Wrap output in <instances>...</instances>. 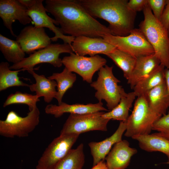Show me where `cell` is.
I'll return each instance as SVG.
<instances>
[{
    "mask_svg": "<svg viewBox=\"0 0 169 169\" xmlns=\"http://www.w3.org/2000/svg\"><path fill=\"white\" fill-rule=\"evenodd\" d=\"M19 2L28 9L31 7L35 3L36 0H18Z\"/></svg>",
    "mask_w": 169,
    "mask_h": 169,
    "instance_id": "obj_35",
    "label": "cell"
},
{
    "mask_svg": "<svg viewBox=\"0 0 169 169\" xmlns=\"http://www.w3.org/2000/svg\"><path fill=\"white\" fill-rule=\"evenodd\" d=\"M71 46L75 54L82 56L88 55L93 56L99 54L105 55L117 48L102 38L85 36L75 37Z\"/></svg>",
    "mask_w": 169,
    "mask_h": 169,
    "instance_id": "obj_15",
    "label": "cell"
},
{
    "mask_svg": "<svg viewBox=\"0 0 169 169\" xmlns=\"http://www.w3.org/2000/svg\"><path fill=\"white\" fill-rule=\"evenodd\" d=\"M73 53L72 46L69 44H51L44 48L35 51L25 58L20 62L9 67L10 69H23L28 71L34 70V67L38 64L47 63L55 67H60L62 64L60 55L63 53Z\"/></svg>",
    "mask_w": 169,
    "mask_h": 169,
    "instance_id": "obj_6",
    "label": "cell"
},
{
    "mask_svg": "<svg viewBox=\"0 0 169 169\" xmlns=\"http://www.w3.org/2000/svg\"><path fill=\"white\" fill-rule=\"evenodd\" d=\"M161 64L155 54L136 58L134 68L127 80L131 89Z\"/></svg>",
    "mask_w": 169,
    "mask_h": 169,
    "instance_id": "obj_19",
    "label": "cell"
},
{
    "mask_svg": "<svg viewBox=\"0 0 169 169\" xmlns=\"http://www.w3.org/2000/svg\"><path fill=\"white\" fill-rule=\"evenodd\" d=\"M0 50L4 58L13 64L18 63L25 57V53L16 40L8 38L0 34Z\"/></svg>",
    "mask_w": 169,
    "mask_h": 169,
    "instance_id": "obj_25",
    "label": "cell"
},
{
    "mask_svg": "<svg viewBox=\"0 0 169 169\" xmlns=\"http://www.w3.org/2000/svg\"><path fill=\"white\" fill-rule=\"evenodd\" d=\"M137 152L136 149L130 147L128 141L122 140L113 146L106 156V165L109 169H125Z\"/></svg>",
    "mask_w": 169,
    "mask_h": 169,
    "instance_id": "obj_16",
    "label": "cell"
},
{
    "mask_svg": "<svg viewBox=\"0 0 169 169\" xmlns=\"http://www.w3.org/2000/svg\"><path fill=\"white\" fill-rule=\"evenodd\" d=\"M143 11L144 19L139 28L152 47L161 64L169 69V38L167 30L154 17L148 3Z\"/></svg>",
    "mask_w": 169,
    "mask_h": 169,
    "instance_id": "obj_3",
    "label": "cell"
},
{
    "mask_svg": "<svg viewBox=\"0 0 169 169\" xmlns=\"http://www.w3.org/2000/svg\"><path fill=\"white\" fill-rule=\"evenodd\" d=\"M166 3V0H148V4L156 18L160 21Z\"/></svg>",
    "mask_w": 169,
    "mask_h": 169,
    "instance_id": "obj_32",
    "label": "cell"
},
{
    "mask_svg": "<svg viewBox=\"0 0 169 169\" xmlns=\"http://www.w3.org/2000/svg\"><path fill=\"white\" fill-rule=\"evenodd\" d=\"M43 0H36L34 4L28 9L27 14L33 21L34 26L38 28H46L54 33L55 35L51 38V41L55 42L58 39H62L64 43L71 45L75 37L64 34L56 21L47 14L46 9L43 5Z\"/></svg>",
    "mask_w": 169,
    "mask_h": 169,
    "instance_id": "obj_12",
    "label": "cell"
},
{
    "mask_svg": "<svg viewBox=\"0 0 169 169\" xmlns=\"http://www.w3.org/2000/svg\"><path fill=\"white\" fill-rule=\"evenodd\" d=\"M144 96L153 111L161 116L166 114L169 107V93L166 80Z\"/></svg>",
    "mask_w": 169,
    "mask_h": 169,
    "instance_id": "obj_20",
    "label": "cell"
},
{
    "mask_svg": "<svg viewBox=\"0 0 169 169\" xmlns=\"http://www.w3.org/2000/svg\"><path fill=\"white\" fill-rule=\"evenodd\" d=\"M40 111L37 107L23 117L13 111L8 114L6 119L0 120V135L7 138L28 136L39 122Z\"/></svg>",
    "mask_w": 169,
    "mask_h": 169,
    "instance_id": "obj_7",
    "label": "cell"
},
{
    "mask_svg": "<svg viewBox=\"0 0 169 169\" xmlns=\"http://www.w3.org/2000/svg\"><path fill=\"white\" fill-rule=\"evenodd\" d=\"M28 9L18 0H0V17L4 26L14 37L17 36L13 31L12 24L16 20L23 25L32 22L27 14Z\"/></svg>",
    "mask_w": 169,
    "mask_h": 169,
    "instance_id": "obj_14",
    "label": "cell"
},
{
    "mask_svg": "<svg viewBox=\"0 0 169 169\" xmlns=\"http://www.w3.org/2000/svg\"><path fill=\"white\" fill-rule=\"evenodd\" d=\"M91 169H109L106 162L102 161L99 162L95 165L93 166Z\"/></svg>",
    "mask_w": 169,
    "mask_h": 169,
    "instance_id": "obj_36",
    "label": "cell"
},
{
    "mask_svg": "<svg viewBox=\"0 0 169 169\" xmlns=\"http://www.w3.org/2000/svg\"><path fill=\"white\" fill-rule=\"evenodd\" d=\"M165 67L161 64L147 76L138 82L133 89L136 97L145 95L165 80Z\"/></svg>",
    "mask_w": 169,
    "mask_h": 169,
    "instance_id": "obj_23",
    "label": "cell"
},
{
    "mask_svg": "<svg viewBox=\"0 0 169 169\" xmlns=\"http://www.w3.org/2000/svg\"><path fill=\"white\" fill-rule=\"evenodd\" d=\"M45 3L46 12L54 17L65 35L102 38L112 35L108 27L92 17L78 0H46Z\"/></svg>",
    "mask_w": 169,
    "mask_h": 169,
    "instance_id": "obj_1",
    "label": "cell"
},
{
    "mask_svg": "<svg viewBox=\"0 0 169 169\" xmlns=\"http://www.w3.org/2000/svg\"><path fill=\"white\" fill-rule=\"evenodd\" d=\"M81 6L94 18L103 19L109 23L112 35L125 36L134 29L136 13L129 9L127 0H78Z\"/></svg>",
    "mask_w": 169,
    "mask_h": 169,
    "instance_id": "obj_2",
    "label": "cell"
},
{
    "mask_svg": "<svg viewBox=\"0 0 169 169\" xmlns=\"http://www.w3.org/2000/svg\"><path fill=\"white\" fill-rule=\"evenodd\" d=\"M168 35L169 38V25L168 28L167 30Z\"/></svg>",
    "mask_w": 169,
    "mask_h": 169,
    "instance_id": "obj_38",
    "label": "cell"
},
{
    "mask_svg": "<svg viewBox=\"0 0 169 169\" xmlns=\"http://www.w3.org/2000/svg\"><path fill=\"white\" fill-rule=\"evenodd\" d=\"M126 129V121H121L115 132L110 137L100 142L92 141L88 144L93 158V166L104 161L112 147L122 140Z\"/></svg>",
    "mask_w": 169,
    "mask_h": 169,
    "instance_id": "obj_17",
    "label": "cell"
},
{
    "mask_svg": "<svg viewBox=\"0 0 169 169\" xmlns=\"http://www.w3.org/2000/svg\"><path fill=\"white\" fill-rule=\"evenodd\" d=\"M161 117L150 108L144 96L137 97L126 120L125 136L132 138L150 134L153 124Z\"/></svg>",
    "mask_w": 169,
    "mask_h": 169,
    "instance_id": "obj_5",
    "label": "cell"
},
{
    "mask_svg": "<svg viewBox=\"0 0 169 169\" xmlns=\"http://www.w3.org/2000/svg\"><path fill=\"white\" fill-rule=\"evenodd\" d=\"M105 112L98 111L77 114H70L64 123L60 135L80 134L93 131H105L110 120L102 117Z\"/></svg>",
    "mask_w": 169,
    "mask_h": 169,
    "instance_id": "obj_9",
    "label": "cell"
},
{
    "mask_svg": "<svg viewBox=\"0 0 169 169\" xmlns=\"http://www.w3.org/2000/svg\"><path fill=\"white\" fill-rule=\"evenodd\" d=\"M105 55L122 70L124 77L127 80L134 68L136 59L117 48Z\"/></svg>",
    "mask_w": 169,
    "mask_h": 169,
    "instance_id": "obj_29",
    "label": "cell"
},
{
    "mask_svg": "<svg viewBox=\"0 0 169 169\" xmlns=\"http://www.w3.org/2000/svg\"><path fill=\"white\" fill-rule=\"evenodd\" d=\"M160 22L167 30L169 25V0H166V5Z\"/></svg>",
    "mask_w": 169,
    "mask_h": 169,
    "instance_id": "obj_34",
    "label": "cell"
},
{
    "mask_svg": "<svg viewBox=\"0 0 169 169\" xmlns=\"http://www.w3.org/2000/svg\"><path fill=\"white\" fill-rule=\"evenodd\" d=\"M62 62L69 71L77 74L84 81L91 84L94 74L106 65L107 61L98 55L88 57L72 53L64 57Z\"/></svg>",
    "mask_w": 169,
    "mask_h": 169,
    "instance_id": "obj_11",
    "label": "cell"
},
{
    "mask_svg": "<svg viewBox=\"0 0 169 169\" xmlns=\"http://www.w3.org/2000/svg\"><path fill=\"white\" fill-rule=\"evenodd\" d=\"M113 68V66L107 65L101 67L96 80L90 84L96 90L95 97L99 102L105 100L110 110L118 104L122 96L126 93L122 86L118 85L120 81L114 75Z\"/></svg>",
    "mask_w": 169,
    "mask_h": 169,
    "instance_id": "obj_4",
    "label": "cell"
},
{
    "mask_svg": "<svg viewBox=\"0 0 169 169\" xmlns=\"http://www.w3.org/2000/svg\"><path fill=\"white\" fill-rule=\"evenodd\" d=\"M7 62L0 64V91L14 86L29 87V85L20 80L18 76V73L23 69L12 70Z\"/></svg>",
    "mask_w": 169,
    "mask_h": 169,
    "instance_id": "obj_28",
    "label": "cell"
},
{
    "mask_svg": "<svg viewBox=\"0 0 169 169\" xmlns=\"http://www.w3.org/2000/svg\"><path fill=\"white\" fill-rule=\"evenodd\" d=\"M84 162V145L81 143L76 148L72 149L54 169H82Z\"/></svg>",
    "mask_w": 169,
    "mask_h": 169,
    "instance_id": "obj_26",
    "label": "cell"
},
{
    "mask_svg": "<svg viewBox=\"0 0 169 169\" xmlns=\"http://www.w3.org/2000/svg\"><path fill=\"white\" fill-rule=\"evenodd\" d=\"M152 130L158 132L157 135L169 140V113L165 114L153 124Z\"/></svg>",
    "mask_w": 169,
    "mask_h": 169,
    "instance_id": "obj_31",
    "label": "cell"
},
{
    "mask_svg": "<svg viewBox=\"0 0 169 169\" xmlns=\"http://www.w3.org/2000/svg\"><path fill=\"white\" fill-rule=\"evenodd\" d=\"M106 42L136 59L155 54L152 47L139 28H134L125 36L112 34L104 36Z\"/></svg>",
    "mask_w": 169,
    "mask_h": 169,
    "instance_id": "obj_8",
    "label": "cell"
},
{
    "mask_svg": "<svg viewBox=\"0 0 169 169\" xmlns=\"http://www.w3.org/2000/svg\"><path fill=\"white\" fill-rule=\"evenodd\" d=\"M40 101L39 98L36 95H32L27 93L16 91L10 94L4 103L3 107H5L13 104H24L27 105L29 111L36 107L37 103Z\"/></svg>",
    "mask_w": 169,
    "mask_h": 169,
    "instance_id": "obj_30",
    "label": "cell"
},
{
    "mask_svg": "<svg viewBox=\"0 0 169 169\" xmlns=\"http://www.w3.org/2000/svg\"><path fill=\"white\" fill-rule=\"evenodd\" d=\"M79 135H60L49 144L39 159L35 169H54L72 149Z\"/></svg>",
    "mask_w": 169,
    "mask_h": 169,
    "instance_id": "obj_10",
    "label": "cell"
},
{
    "mask_svg": "<svg viewBox=\"0 0 169 169\" xmlns=\"http://www.w3.org/2000/svg\"><path fill=\"white\" fill-rule=\"evenodd\" d=\"M136 97L134 91L125 93L121 96L118 104L112 110L104 113L102 116L110 120L126 121L129 117V112Z\"/></svg>",
    "mask_w": 169,
    "mask_h": 169,
    "instance_id": "obj_24",
    "label": "cell"
},
{
    "mask_svg": "<svg viewBox=\"0 0 169 169\" xmlns=\"http://www.w3.org/2000/svg\"><path fill=\"white\" fill-rule=\"evenodd\" d=\"M16 41L23 51L28 54L45 48L51 44V41L44 28L32 25L24 28L16 37Z\"/></svg>",
    "mask_w": 169,
    "mask_h": 169,
    "instance_id": "obj_13",
    "label": "cell"
},
{
    "mask_svg": "<svg viewBox=\"0 0 169 169\" xmlns=\"http://www.w3.org/2000/svg\"><path fill=\"white\" fill-rule=\"evenodd\" d=\"M35 79L36 83L29 85L31 91L35 92L38 98L43 97L44 101L50 103L57 95L55 88L57 86L56 82L54 80L46 78L44 75H38L34 70L28 71Z\"/></svg>",
    "mask_w": 169,
    "mask_h": 169,
    "instance_id": "obj_21",
    "label": "cell"
},
{
    "mask_svg": "<svg viewBox=\"0 0 169 169\" xmlns=\"http://www.w3.org/2000/svg\"><path fill=\"white\" fill-rule=\"evenodd\" d=\"M108 110L103 106V103L99 102L96 104H76L70 105L62 102L58 105H47L45 108V112L48 114L59 118L64 113L81 114L95 112Z\"/></svg>",
    "mask_w": 169,
    "mask_h": 169,
    "instance_id": "obj_18",
    "label": "cell"
},
{
    "mask_svg": "<svg viewBox=\"0 0 169 169\" xmlns=\"http://www.w3.org/2000/svg\"><path fill=\"white\" fill-rule=\"evenodd\" d=\"M137 141L142 150L149 152L159 151L165 154L169 164V140L157 135L152 134L137 136L131 138Z\"/></svg>",
    "mask_w": 169,
    "mask_h": 169,
    "instance_id": "obj_22",
    "label": "cell"
},
{
    "mask_svg": "<svg viewBox=\"0 0 169 169\" xmlns=\"http://www.w3.org/2000/svg\"><path fill=\"white\" fill-rule=\"evenodd\" d=\"M47 78L57 82V93L55 98L58 101V105H60L62 102V98L65 92L72 87L75 81L76 75L65 67L61 72L54 73Z\"/></svg>",
    "mask_w": 169,
    "mask_h": 169,
    "instance_id": "obj_27",
    "label": "cell"
},
{
    "mask_svg": "<svg viewBox=\"0 0 169 169\" xmlns=\"http://www.w3.org/2000/svg\"><path fill=\"white\" fill-rule=\"evenodd\" d=\"M165 80L168 90L169 93V69L166 68L165 69Z\"/></svg>",
    "mask_w": 169,
    "mask_h": 169,
    "instance_id": "obj_37",
    "label": "cell"
},
{
    "mask_svg": "<svg viewBox=\"0 0 169 169\" xmlns=\"http://www.w3.org/2000/svg\"><path fill=\"white\" fill-rule=\"evenodd\" d=\"M147 3L148 0H130L128 2L127 6L131 10L136 13L143 11Z\"/></svg>",
    "mask_w": 169,
    "mask_h": 169,
    "instance_id": "obj_33",
    "label": "cell"
}]
</instances>
